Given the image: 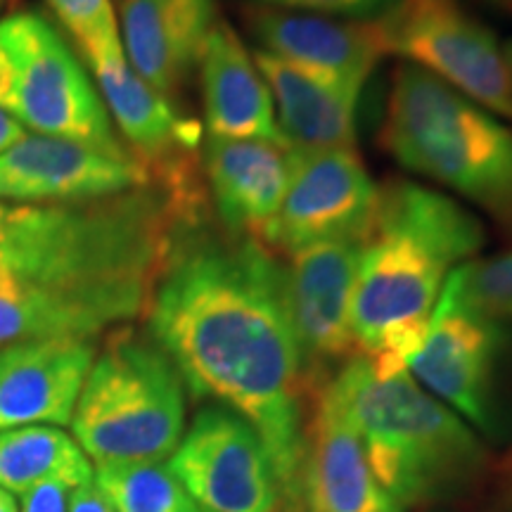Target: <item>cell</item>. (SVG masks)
<instances>
[{
  "instance_id": "cell-1",
  "label": "cell",
  "mask_w": 512,
  "mask_h": 512,
  "mask_svg": "<svg viewBox=\"0 0 512 512\" xmlns=\"http://www.w3.org/2000/svg\"><path fill=\"white\" fill-rule=\"evenodd\" d=\"M152 339L197 396L226 403L264 441L292 512H302L304 356L285 268L254 238L183 228L150 304Z\"/></svg>"
},
{
  "instance_id": "cell-2",
  "label": "cell",
  "mask_w": 512,
  "mask_h": 512,
  "mask_svg": "<svg viewBox=\"0 0 512 512\" xmlns=\"http://www.w3.org/2000/svg\"><path fill=\"white\" fill-rule=\"evenodd\" d=\"M190 221L155 183L67 204H0V349L86 337L150 304Z\"/></svg>"
},
{
  "instance_id": "cell-3",
  "label": "cell",
  "mask_w": 512,
  "mask_h": 512,
  "mask_svg": "<svg viewBox=\"0 0 512 512\" xmlns=\"http://www.w3.org/2000/svg\"><path fill=\"white\" fill-rule=\"evenodd\" d=\"M482 245L484 226L463 204L411 181L384 185L351 302L356 354L408 368L446 280Z\"/></svg>"
},
{
  "instance_id": "cell-4",
  "label": "cell",
  "mask_w": 512,
  "mask_h": 512,
  "mask_svg": "<svg viewBox=\"0 0 512 512\" xmlns=\"http://www.w3.org/2000/svg\"><path fill=\"white\" fill-rule=\"evenodd\" d=\"M335 382L347 396L370 465L401 512L458 489L484 463L475 432L422 389L406 366L351 356Z\"/></svg>"
},
{
  "instance_id": "cell-5",
  "label": "cell",
  "mask_w": 512,
  "mask_h": 512,
  "mask_svg": "<svg viewBox=\"0 0 512 512\" xmlns=\"http://www.w3.org/2000/svg\"><path fill=\"white\" fill-rule=\"evenodd\" d=\"M380 143L403 169L482 207L512 233V128L411 64L396 69Z\"/></svg>"
},
{
  "instance_id": "cell-6",
  "label": "cell",
  "mask_w": 512,
  "mask_h": 512,
  "mask_svg": "<svg viewBox=\"0 0 512 512\" xmlns=\"http://www.w3.org/2000/svg\"><path fill=\"white\" fill-rule=\"evenodd\" d=\"M93 465L166 463L185 434V382L155 339L121 330L95 354L72 418Z\"/></svg>"
},
{
  "instance_id": "cell-7",
  "label": "cell",
  "mask_w": 512,
  "mask_h": 512,
  "mask_svg": "<svg viewBox=\"0 0 512 512\" xmlns=\"http://www.w3.org/2000/svg\"><path fill=\"white\" fill-rule=\"evenodd\" d=\"M0 110L29 133L131 155L91 76L60 31L36 12L0 19Z\"/></svg>"
},
{
  "instance_id": "cell-8",
  "label": "cell",
  "mask_w": 512,
  "mask_h": 512,
  "mask_svg": "<svg viewBox=\"0 0 512 512\" xmlns=\"http://www.w3.org/2000/svg\"><path fill=\"white\" fill-rule=\"evenodd\" d=\"M373 24L384 53L512 119V74L503 46L458 0H396Z\"/></svg>"
},
{
  "instance_id": "cell-9",
  "label": "cell",
  "mask_w": 512,
  "mask_h": 512,
  "mask_svg": "<svg viewBox=\"0 0 512 512\" xmlns=\"http://www.w3.org/2000/svg\"><path fill=\"white\" fill-rule=\"evenodd\" d=\"M204 512H292L264 441L230 408H204L166 460Z\"/></svg>"
},
{
  "instance_id": "cell-10",
  "label": "cell",
  "mask_w": 512,
  "mask_h": 512,
  "mask_svg": "<svg viewBox=\"0 0 512 512\" xmlns=\"http://www.w3.org/2000/svg\"><path fill=\"white\" fill-rule=\"evenodd\" d=\"M380 188L356 150H297L292 181L259 242L294 254L316 242L368 235Z\"/></svg>"
},
{
  "instance_id": "cell-11",
  "label": "cell",
  "mask_w": 512,
  "mask_h": 512,
  "mask_svg": "<svg viewBox=\"0 0 512 512\" xmlns=\"http://www.w3.org/2000/svg\"><path fill=\"white\" fill-rule=\"evenodd\" d=\"M366 238L316 242L290 254V264L283 266L287 306L302 347L309 389L328 380L325 370L332 363L344 366L356 356L351 302Z\"/></svg>"
},
{
  "instance_id": "cell-12",
  "label": "cell",
  "mask_w": 512,
  "mask_h": 512,
  "mask_svg": "<svg viewBox=\"0 0 512 512\" xmlns=\"http://www.w3.org/2000/svg\"><path fill=\"white\" fill-rule=\"evenodd\" d=\"M304 422L302 503L309 512H401L377 482L366 441L335 377L311 389Z\"/></svg>"
},
{
  "instance_id": "cell-13",
  "label": "cell",
  "mask_w": 512,
  "mask_h": 512,
  "mask_svg": "<svg viewBox=\"0 0 512 512\" xmlns=\"http://www.w3.org/2000/svg\"><path fill=\"white\" fill-rule=\"evenodd\" d=\"M152 183L133 155L29 133L0 152V204L100 200Z\"/></svg>"
},
{
  "instance_id": "cell-14",
  "label": "cell",
  "mask_w": 512,
  "mask_h": 512,
  "mask_svg": "<svg viewBox=\"0 0 512 512\" xmlns=\"http://www.w3.org/2000/svg\"><path fill=\"white\" fill-rule=\"evenodd\" d=\"M503 330L498 320L460 306L441 292L430 328L408 368L432 396L472 425L491 427V382Z\"/></svg>"
},
{
  "instance_id": "cell-15",
  "label": "cell",
  "mask_w": 512,
  "mask_h": 512,
  "mask_svg": "<svg viewBox=\"0 0 512 512\" xmlns=\"http://www.w3.org/2000/svg\"><path fill=\"white\" fill-rule=\"evenodd\" d=\"M93 339H24L0 349V430L72 425L95 361Z\"/></svg>"
},
{
  "instance_id": "cell-16",
  "label": "cell",
  "mask_w": 512,
  "mask_h": 512,
  "mask_svg": "<svg viewBox=\"0 0 512 512\" xmlns=\"http://www.w3.org/2000/svg\"><path fill=\"white\" fill-rule=\"evenodd\" d=\"M294 162L287 143L209 136L202 174L223 233L259 240L285 200Z\"/></svg>"
},
{
  "instance_id": "cell-17",
  "label": "cell",
  "mask_w": 512,
  "mask_h": 512,
  "mask_svg": "<svg viewBox=\"0 0 512 512\" xmlns=\"http://www.w3.org/2000/svg\"><path fill=\"white\" fill-rule=\"evenodd\" d=\"M245 22L259 50L356 93L363 91L384 55L373 22L299 15L264 5H249Z\"/></svg>"
},
{
  "instance_id": "cell-18",
  "label": "cell",
  "mask_w": 512,
  "mask_h": 512,
  "mask_svg": "<svg viewBox=\"0 0 512 512\" xmlns=\"http://www.w3.org/2000/svg\"><path fill=\"white\" fill-rule=\"evenodd\" d=\"M214 24V0H124L121 46L133 72L171 100L200 67Z\"/></svg>"
},
{
  "instance_id": "cell-19",
  "label": "cell",
  "mask_w": 512,
  "mask_h": 512,
  "mask_svg": "<svg viewBox=\"0 0 512 512\" xmlns=\"http://www.w3.org/2000/svg\"><path fill=\"white\" fill-rule=\"evenodd\" d=\"M200 79L211 136L287 143L264 76L230 24L216 22L211 29L202 50Z\"/></svg>"
},
{
  "instance_id": "cell-20",
  "label": "cell",
  "mask_w": 512,
  "mask_h": 512,
  "mask_svg": "<svg viewBox=\"0 0 512 512\" xmlns=\"http://www.w3.org/2000/svg\"><path fill=\"white\" fill-rule=\"evenodd\" d=\"M271 91L278 126L294 150H354L358 95L266 50L254 53Z\"/></svg>"
},
{
  "instance_id": "cell-21",
  "label": "cell",
  "mask_w": 512,
  "mask_h": 512,
  "mask_svg": "<svg viewBox=\"0 0 512 512\" xmlns=\"http://www.w3.org/2000/svg\"><path fill=\"white\" fill-rule=\"evenodd\" d=\"M95 465L62 427L27 425L0 430V489L17 498L38 484L62 482L69 489L93 482Z\"/></svg>"
},
{
  "instance_id": "cell-22",
  "label": "cell",
  "mask_w": 512,
  "mask_h": 512,
  "mask_svg": "<svg viewBox=\"0 0 512 512\" xmlns=\"http://www.w3.org/2000/svg\"><path fill=\"white\" fill-rule=\"evenodd\" d=\"M93 479L117 512H204L166 463H102Z\"/></svg>"
},
{
  "instance_id": "cell-23",
  "label": "cell",
  "mask_w": 512,
  "mask_h": 512,
  "mask_svg": "<svg viewBox=\"0 0 512 512\" xmlns=\"http://www.w3.org/2000/svg\"><path fill=\"white\" fill-rule=\"evenodd\" d=\"M444 292L489 320L512 318V249L489 259L467 261L451 273Z\"/></svg>"
},
{
  "instance_id": "cell-24",
  "label": "cell",
  "mask_w": 512,
  "mask_h": 512,
  "mask_svg": "<svg viewBox=\"0 0 512 512\" xmlns=\"http://www.w3.org/2000/svg\"><path fill=\"white\" fill-rule=\"evenodd\" d=\"M48 5L72 34L86 62L124 53L112 0H48Z\"/></svg>"
},
{
  "instance_id": "cell-25",
  "label": "cell",
  "mask_w": 512,
  "mask_h": 512,
  "mask_svg": "<svg viewBox=\"0 0 512 512\" xmlns=\"http://www.w3.org/2000/svg\"><path fill=\"white\" fill-rule=\"evenodd\" d=\"M252 3L275 10H302L306 15L366 22V19H380L384 12L394 8L396 0H252Z\"/></svg>"
},
{
  "instance_id": "cell-26",
  "label": "cell",
  "mask_w": 512,
  "mask_h": 512,
  "mask_svg": "<svg viewBox=\"0 0 512 512\" xmlns=\"http://www.w3.org/2000/svg\"><path fill=\"white\" fill-rule=\"evenodd\" d=\"M69 486L62 482L38 484L27 494L19 496V512H67L69 505Z\"/></svg>"
},
{
  "instance_id": "cell-27",
  "label": "cell",
  "mask_w": 512,
  "mask_h": 512,
  "mask_svg": "<svg viewBox=\"0 0 512 512\" xmlns=\"http://www.w3.org/2000/svg\"><path fill=\"white\" fill-rule=\"evenodd\" d=\"M67 512H117V510H114L110 498L105 496V491H102L93 479V482L81 484L69 491Z\"/></svg>"
},
{
  "instance_id": "cell-28",
  "label": "cell",
  "mask_w": 512,
  "mask_h": 512,
  "mask_svg": "<svg viewBox=\"0 0 512 512\" xmlns=\"http://www.w3.org/2000/svg\"><path fill=\"white\" fill-rule=\"evenodd\" d=\"M24 136H29L27 128L19 124L15 117H10L8 112L0 110V152H5Z\"/></svg>"
},
{
  "instance_id": "cell-29",
  "label": "cell",
  "mask_w": 512,
  "mask_h": 512,
  "mask_svg": "<svg viewBox=\"0 0 512 512\" xmlns=\"http://www.w3.org/2000/svg\"><path fill=\"white\" fill-rule=\"evenodd\" d=\"M0 512H19V501L15 494L0 489Z\"/></svg>"
},
{
  "instance_id": "cell-30",
  "label": "cell",
  "mask_w": 512,
  "mask_h": 512,
  "mask_svg": "<svg viewBox=\"0 0 512 512\" xmlns=\"http://www.w3.org/2000/svg\"><path fill=\"white\" fill-rule=\"evenodd\" d=\"M503 53H505V60H508V67H510V74H512V38L503 46Z\"/></svg>"
},
{
  "instance_id": "cell-31",
  "label": "cell",
  "mask_w": 512,
  "mask_h": 512,
  "mask_svg": "<svg viewBox=\"0 0 512 512\" xmlns=\"http://www.w3.org/2000/svg\"><path fill=\"white\" fill-rule=\"evenodd\" d=\"M498 3H503V5H508V3H510V0H498Z\"/></svg>"
},
{
  "instance_id": "cell-32",
  "label": "cell",
  "mask_w": 512,
  "mask_h": 512,
  "mask_svg": "<svg viewBox=\"0 0 512 512\" xmlns=\"http://www.w3.org/2000/svg\"><path fill=\"white\" fill-rule=\"evenodd\" d=\"M3 5H5V0H0V8H3Z\"/></svg>"
},
{
  "instance_id": "cell-33",
  "label": "cell",
  "mask_w": 512,
  "mask_h": 512,
  "mask_svg": "<svg viewBox=\"0 0 512 512\" xmlns=\"http://www.w3.org/2000/svg\"><path fill=\"white\" fill-rule=\"evenodd\" d=\"M508 8H510V10H512V0H510V3H508Z\"/></svg>"
}]
</instances>
